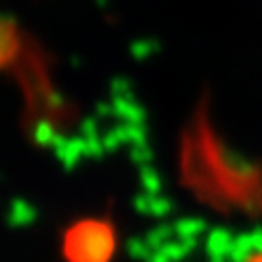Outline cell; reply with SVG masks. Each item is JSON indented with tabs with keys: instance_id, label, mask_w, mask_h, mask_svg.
I'll use <instances>...</instances> for the list:
<instances>
[{
	"instance_id": "obj_1",
	"label": "cell",
	"mask_w": 262,
	"mask_h": 262,
	"mask_svg": "<svg viewBox=\"0 0 262 262\" xmlns=\"http://www.w3.org/2000/svg\"><path fill=\"white\" fill-rule=\"evenodd\" d=\"M179 179L210 210L262 216V164L225 144L212 120L210 101L201 98L179 140Z\"/></svg>"
},
{
	"instance_id": "obj_4",
	"label": "cell",
	"mask_w": 262,
	"mask_h": 262,
	"mask_svg": "<svg viewBox=\"0 0 262 262\" xmlns=\"http://www.w3.org/2000/svg\"><path fill=\"white\" fill-rule=\"evenodd\" d=\"M241 262H262V245H249Z\"/></svg>"
},
{
	"instance_id": "obj_3",
	"label": "cell",
	"mask_w": 262,
	"mask_h": 262,
	"mask_svg": "<svg viewBox=\"0 0 262 262\" xmlns=\"http://www.w3.org/2000/svg\"><path fill=\"white\" fill-rule=\"evenodd\" d=\"M29 42V33L20 29L15 18L0 15V72L15 70V66L22 59L24 48Z\"/></svg>"
},
{
	"instance_id": "obj_2",
	"label": "cell",
	"mask_w": 262,
	"mask_h": 262,
	"mask_svg": "<svg viewBox=\"0 0 262 262\" xmlns=\"http://www.w3.org/2000/svg\"><path fill=\"white\" fill-rule=\"evenodd\" d=\"M116 251V232L107 221H81L66 234L68 262H110Z\"/></svg>"
}]
</instances>
